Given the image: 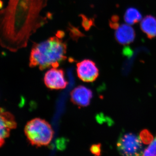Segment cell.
Listing matches in <instances>:
<instances>
[{"label":"cell","instance_id":"6da1fadb","mask_svg":"<svg viewBox=\"0 0 156 156\" xmlns=\"http://www.w3.org/2000/svg\"><path fill=\"white\" fill-rule=\"evenodd\" d=\"M48 0H9L0 11V45L12 52L27 46L30 37L48 22L42 16Z\"/></svg>","mask_w":156,"mask_h":156},{"label":"cell","instance_id":"7a4b0ae2","mask_svg":"<svg viewBox=\"0 0 156 156\" xmlns=\"http://www.w3.org/2000/svg\"><path fill=\"white\" fill-rule=\"evenodd\" d=\"M62 38L56 35L44 41L34 43L30 56L29 66L38 67L41 70L58 68L67 58V44Z\"/></svg>","mask_w":156,"mask_h":156},{"label":"cell","instance_id":"3957f363","mask_svg":"<svg viewBox=\"0 0 156 156\" xmlns=\"http://www.w3.org/2000/svg\"><path fill=\"white\" fill-rule=\"evenodd\" d=\"M24 133L29 142L37 147L49 145L53 139L54 131L50 124L44 120L36 118L27 123Z\"/></svg>","mask_w":156,"mask_h":156},{"label":"cell","instance_id":"277c9868","mask_svg":"<svg viewBox=\"0 0 156 156\" xmlns=\"http://www.w3.org/2000/svg\"><path fill=\"white\" fill-rule=\"evenodd\" d=\"M142 141L139 136L132 133L122 134L119 137L117 146L122 155L141 156L144 153Z\"/></svg>","mask_w":156,"mask_h":156},{"label":"cell","instance_id":"5b68a950","mask_svg":"<svg viewBox=\"0 0 156 156\" xmlns=\"http://www.w3.org/2000/svg\"><path fill=\"white\" fill-rule=\"evenodd\" d=\"M76 72L79 79L87 83L94 82L99 75V70L95 62L89 59L77 63Z\"/></svg>","mask_w":156,"mask_h":156},{"label":"cell","instance_id":"8992f818","mask_svg":"<svg viewBox=\"0 0 156 156\" xmlns=\"http://www.w3.org/2000/svg\"><path fill=\"white\" fill-rule=\"evenodd\" d=\"M44 82L46 87L51 90L64 89L68 85L64 72L57 68H51L46 73Z\"/></svg>","mask_w":156,"mask_h":156},{"label":"cell","instance_id":"52a82bcc","mask_svg":"<svg viewBox=\"0 0 156 156\" xmlns=\"http://www.w3.org/2000/svg\"><path fill=\"white\" fill-rule=\"evenodd\" d=\"M17 126L14 116L0 108V147L4 145L6 138L10 136L11 130Z\"/></svg>","mask_w":156,"mask_h":156},{"label":"cell","instance_id":"ba28073f","mask_svg":"<svg viewBox=\"0 0 156 156\" xmlns=\"http://www.w3.org/2000/svg\"><path fill=\"white\" fill-rule=\"evenodd\" d=\"M70 96L73 104L80 107H86L90 104L93 93L87 87L80 86L73 89Z\"/></svg>","mask_w":156,"mask_h":156},{"label":"cell","instance_id":"9c48e42d","mask_svg":"<svg viewBox=\"0 0 156 156\" xmlns=\"http://www.w3.org/2000/svg\"><path fill=\"white\" fill-rule=\"evenodd\" d=\"M115 32V38L120 44H129L134 41L135 33L134 29L128 24L120 26Z\"/></svg>","mask_w":156,"mask_h":156},{"label":"cell","instance_id":"30bf717a","mask_svg":"<svg viewBox=\"0 0 156 156\" xmlns=\"http://www.w3.org/2000/svg\"><path fill=\"white\" fill-rule=\"evenodd\" d=\"M141 30L146 34L149 39L156 37V18L152 15H147L140 23Z\"/></svg>","mask_w":156,"mask_h":156},{"label":"cell","instance_id":"8fae6325","mask_svg":"<svg viewBox=\"0 0 156 156\" xmlns=\"http://www.w3.org/2000/svg\"><path fill=\"white\" fill-rule=\"evenodd\" d=\"M142 16L137 9L130 8L127 9L124 16L125 21L129 25H133L141 20Z\"/></svg>","mask_w":156,"mask_h":156},{"label":"cell","instance_id":"7c38bea8","mask_svg":"<svg viewBox=\"0 0 156 156\" xmlns=\"http://www.w3.org/2000/svg\"><path fill=\"white\" fill-rule=\"evenodd\" d=\"M140 138L143 143L148 144H151L153 140V136L147 129H144L140 132Z\"/></svg>","mask_w":156,"mask_h":156},{"label":"cell","instance_id":"4fadbf2b","mask_svg":"<svg viewBox=\"0 0 156 156\" xmlns=\"http://www.w3.org/2000/svg\"><path fill=\"white\" fill-rule=\"evenodd\" d=\"M143 156H156V136L151 143L150 145L144 151Z\"/></svg>","mask_w":156,"mask_h":156},{"label":"cell","instance_id":"5bb4252c","mask_svg":"<svg viewBox=\"0 0 156 156\" xmlns=\"http://www.w3.org/2000/svg\"><path fill=\"white\" fill-rule=\"evenodd\" d=\"M69 26V29L70 31V35L73 40L76 41L79 38L83 36V34H82L77 28L71 25Z\"/></svg>","mask_w":156,"mask_h":156},{"label":"cell","instance_id":"9a60e30c","mask_svg":"<svg viewBox=\"0 0 156 156\" xmlns=\"http://www.w3.org/2000/svg\"><path fill=\"white\" fill-rule=\"evenodd\" d=\"M82 18V26L86 30H89L91 27L94 25V21L91 18H88L84 15H80Z\"/></svg>","mask_w":156,"mask_h":156},{"label":"cell","instance_id":"2e32d148","mask_svg":"<svg viewBox=\"0 0 156 156\" xmlns=\"http://www.w3.org/2000/svg\"><path fill=\"white\" fill-rule=\"evenodd\" d=\"M119 21V17L118 15H114L112 16L109 22L111 28L115 30H116L120 26Z\"/></svg>","mask_w":156,"mask_h":156},{"label":"cell","instance_id":"e0dca14e","mask_svg":"<svg viewBox=\"0 0 156 156\" xmlns=\"http://www.w3.org/2000/svg\"><path fill=\"white\" fill-rule=\"evenodd\" d=\"M90 151L95 156H100L101 154V144H94L91 147Z\"/></svg>","mask_w":156,"mask_h":156},{"label":"cell","instance_id":"ac0fdd59","mask_svg":"<svg viewBox=\"0 0 156 156\" xmlns=\"http://www.w3.org/2000/svg\"><path fill=\"white\" fill-rule=\"evenodd\" d=\"M1 1H0V8H2V3L1 2Z\"/></svg>","mask_w":156,"mask_h":156}]
</instances>
